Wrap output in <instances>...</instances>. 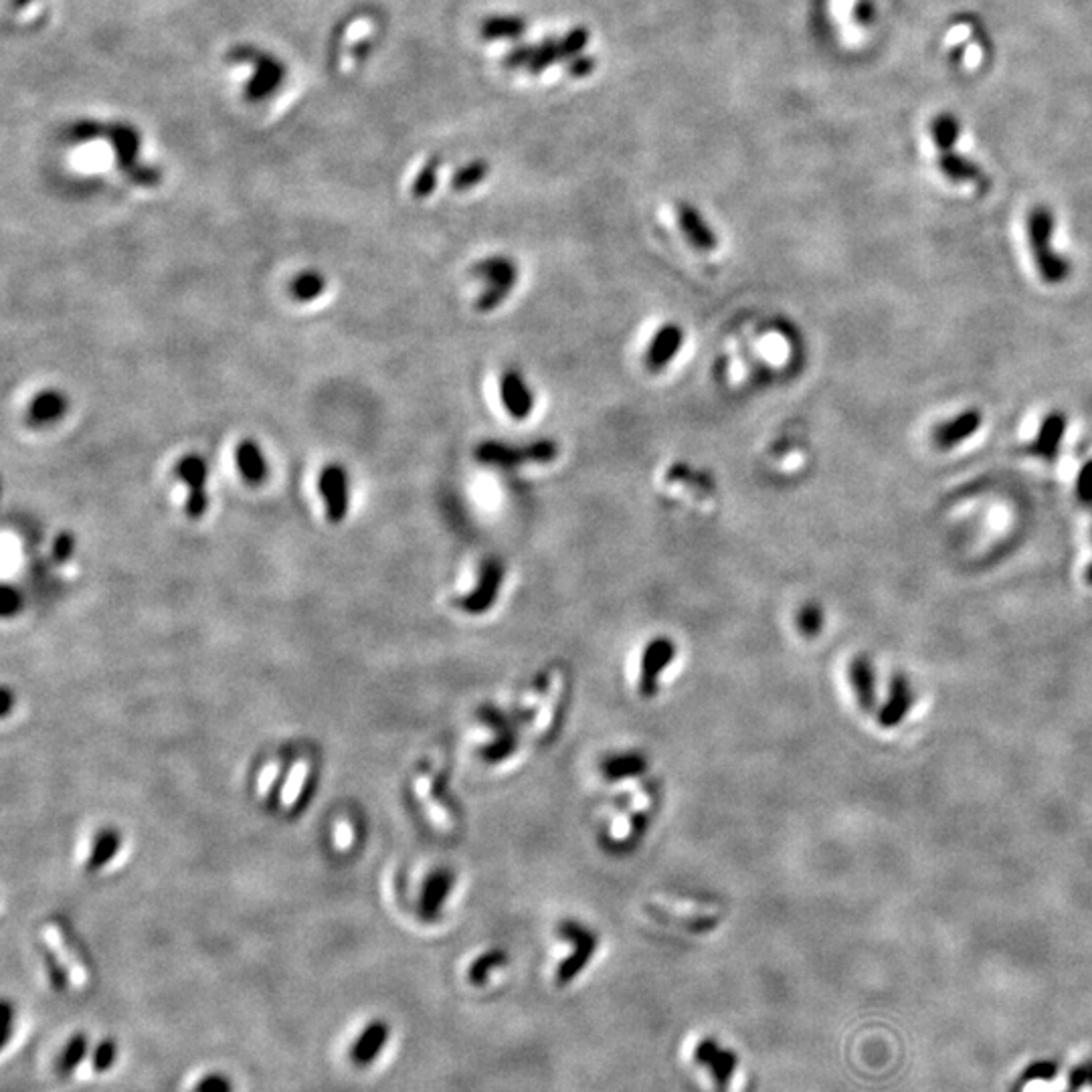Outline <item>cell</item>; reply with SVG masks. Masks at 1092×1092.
<instances>
[{
    "label": "cell",
    "mask_w": 1092,
    "mask_h": 1092,
    "mask_svg": "<svg viewBox=\"0 0 1092 1092\" xmlns=\"http://www.w3.org/2000/svg\"><path fill=\"white\" fill-rule=\"evenodd\" d=\"M1054 217L1048 208L1037 207L1028 217V239L1034 263L1046 284H1062L1070 275V261L1059 255L1052 248Z\"/></svg>",
    "instance_id": "obj_1"
},
{
    "label": "cell",
    "mask_w": 1092,
    "mask_h": 1092,
    "mask_svg": "<svg viewBox=\"0 0 1092 1092\" xmlns=\"http://www.w3.org/2000/svg\"><path fill=\"white\" fill-rule=\"evenodd\" d=\"M475 275L484 281V290L478 299V310L490 312L498 308L510 292L518 284V268L510 257H488L475 266Z\"/></svg>",
    "instance_id": "obj_2"
},
{
    "label": "cell",
    "mask_w": 1092,
    "mask_h": 1092,
    "mask_svg": "<svg viewBox=\"0 0 1092 1092\" xmlns=\"http://www.w3.org/2000/svg\"><path fill=\"white\" fill-rule=\"evenodd\" d=\"M558 453V446L553 439H538L535 444H528L524 448H513L498 442H486L478 448L475 455L482 464L498 466V468H516L528 462L535 464H549Z\"/></svg>",
    "instance_id": "obj_3"
},
{
    "label": "cell",
    "mask_w": 1092,
    "mask_h": 1092,
    "mask_svg": "<svg viewBox=\"0 0 1092 1092\" xmlns=\"http://www.w3.org/2000/svg\"><path fill=\"white\" fill-rule=\"evenodd\" d=\"M558 932H560L562 939L571 941L575 945L573 955L562 961V965L558 967V973H557L558 983H571L575 977L583 973V969L593 959L595 950L599 947V939L589 927L580 925L579 921H573V919L562 921L558 927Z\"/></svg>",
    "instance_id": "obj_4"
},
{
    "label": "cell",
    "mask_w": 1092,
    "mask_h": 1092,
    "mask_svg": "<svg viewBox=\"0 0 1092 1092\" xmlns=\"http://www.w3.org/2000/svg\"><path fill=\"white\" fill-rule=\"evenodd\" d=\"M676 651V644L670 638H656L645 645L640 666V694L644 698L656 696L660 688V676L674 662Z\"/></svg>",
    "instance_id": "obj_5"
},
{
    "label": "cell",
    "mask_w": 1092,
    "mask_h": 1092,
    "mask_svg": "<svg viewBox=\"0 0 1092 1092\" xmlns=\"http://www.w3.org/2000/svg\"><path fill=\"white\" fill-rule=\"evenodd\" d=\"M504 575H506V567L504 562H500L498 558H486L482 562V569H480V577H478V585L475 589L468 595L462 597L460 605L468 611V613H484L488 611L491 605L496 603L498 593L502 589L504 583Z\"/></svg>",
    "instance_id": "obj_6"
},
{
    "label": "cell",
    "mask_w": 1092,
    "mask_h": 1092,
    "mask_svg": "<svg viewBox=\"0 0 1092 1092\" xmlns=\"http://www.w3.org/2000/svg\"><path fill=\"white\" fill-rule=\"evenodd\" d=\"M318 490L326 506V518L340 524L348 514V475L344 466L328 464L318 478Z\"/></svg>",
    "instance_id": "obj_7"
},
{
    "label": "cell",
    "mask_w": 1092,
    "mask_h": 1092,
    "mask_svg": "<svg viewBox=\"0 0 1092 1092\" xmlns=\"http://www.w3.org/2000/svg\"><path fill=\"white\" fill-rule=\"evenodd\" d=\"M176 475L188 486V498H186V514L192 520H199L207 513V462L201 455H185L183 460L176 464Z\"/></svg>",
    "instance_id": "obj_8"
},
{
    "label": "cell",
    "mask_w": 1092,
    "mask_h": 1092,
    "mask_svg": "<svg viewBox=\"0 0 1092 1092\" xmlns=\"http://www.w3.org/2000/svg\"><path fill=\"white\" fill-rule=\"evenodd\" d=\"M682 344H684V330L674 322L664 324L654 334V339H651V342L645 350L644 364H645L647 371L649 373L664 371V368L676 359Z\"/></svg>",
    "instance_id": "obj_9"
},
{
    "label": "cell",
    "mask_w": 1092,
    "mask_h": 1092,
    "mask_svg": "<svg viewBox=\"0 0 1092 1092\" xmlns=\"http://www.w3.org/2000/svg\"><path fill=\"white\" fill-rule=\"evenodd\" d=\"M500 399L508 415L516 421H524L535 409V395L518 371H506L500 377Z\"/></svg>",
    "instance_id": "obj_10"
},
{
    "label": "cell",
    "mask_w": 1092,
    "mask_h": 1092,
    "mask_svg": "<svg viewBox=\"0 0 1092 1092\" xmlns=\"http://www.w3.org/2000/svg\"><path fill=\"white\" fill-rule=\"evenodd\" d=\"M981 413L977 409L972 411H965L953 419H949L947 423H941L935 429H932V444H935L939 449H950L959 444H963L965 439L972 437L973 433H977V429L981 427Z\"/></svg>",
    "instance_id": "obj_11"
},
{
    "label": "cell",
    "mask_w": 1092,
    "mask_h": 1092,
    "mask_svg": "<svg viewBox=\"0 0 1092 1092\" xmlns=\"http://www.w3.org/2000/svg\"><path fill=\"white\" fill-rule=\"evenodd\" d=\"M676 217L680 223L682 233L690 241L692 248L698 251H714L718 248V237L709 227V223L702 219L698 208L688 203H680L676 207Z\"/></svg>",
    "instance_id": "obj_12"
},
{
    "label": "cell",
    "mask_w": 1092,
    "mask_h": 1092,
    "mask_svg": "<svg viewBox=\"0 0 1092 1092\" xmlns=\"http://www.w3.org/2000/svg\"><path fill=\"white\" fill-rule=\"evenodd\" d=\"M389 1034H391V1028L386 1026V1021H382V1019H377V1021H373V1024H368L364 1028V1032L360 1034L359 1040L350 1048L352 1064L366 1066V1064H371L373 1060H377V1056L381 1054L384 1044L389 1042Z\"/></svg>",
    "instance_id": "obj_13"
},
{
    "label": "cell",
    "mask_w": 1092,
    "mask_h": 1092,
    "mask_svg": "<svg viewBox=\"0 0 1092 1092\" xmlns=\"http://www.w3.org/2000/svg\"><path fill=\"white\" fill-rule=\"evenodd\" d=\"M43 939H45V945L53 950V955H55V959L59 961V965L67 972V975L72 977V981L77 985H83L87 979L85 967H83V963H79V959L76 957L72 947H69L63 930L57 925L51 923L43 928Z\"/></svg>",
    "instance_id": "obj_14"
},
{
    "label": "cell",
    "mask_w": 1092,
    "mask_h": 1092,
    "mask_svg": "<svg viewBox=\"0 0 1092 1092\" xmlns=\"http://www.w3.org/2000/svg\"><path fill=\"white\" fill-rule=\"evenodd\" d=\"M1066 431V417L1059 411H1054L1050 415H1046V419L1042 421L1040 431H1037L1034 444L1030 446V453L1042 457V460H1056V455H1059V448L1062 444V437Z\"/></svg>",
    "instance_id": "obj_15"
},
{
    "label": "cell",
    "mask_w": 1092,
    "mask_h": 1092,
    "mask_svg": "<svg viewBox=\"0 0 1092 1092\" xmlns=\"http://www.w3.org/2000/svg\"><path fill=\"white\" fill-rule=\"evenodd\" d=\"M647 769H649V761L645 759V754H642L640 751L613 753V754L605 756V761L601 763V771H603L607 781L636 779V777H642V775H645Z\"/></svg>",
    "instance_id": "obj_16"
},
{
    "label": "cell",
    "mask_w": 1092,
    "mask_h": 1092,
    "mask_svg": "<svg viewBox=\"0 0 1092 1092\" xmlns=\"http://www.w3.org/2000/svg\"><path fill=\"white\" fill-rule=\"evenodd\" d=\"M912 690H910V684L906 678L903 676H894L892 684H890V696L888 702L880 710V725L892 729L896 725H901L903 718L908 714L910 707H912Z\"/></svg>",
    "instance_id": "obj_17"
},
{
    "label": "cell",
    "mask_w": 1092,
    "mask_h": 1092,
    "mask_svg": "<svg viewBox=\"0 0 1092 1092\" xmlns=\"http://www.w3.org/2000/svg\"><path fill=\"white\" fill-rule=\"evenodd\" d=\"M235 464L239 468V473L245 478V482H250L253 486L266 482L268 471H270L268 462L261 453V448L255 442H251V439H243V442L237 444Z\"/></svg>",
    "instance_id": "obj_18"
},
{
    "label": "cell",
    "mask_w": 1092,
    "mask_h": 1092,
    "mask_svg": "<svg viewBox=\"0 0 1092 1092\" xmlns=\"http://www.w3.org/2000/svg\"><path fill=\"white\" fill-rule=\"evenodd\" d=\"M850 682L854 686L856 698L864 710L876 707V674L874 666L866 656H856L850 664Z\"/></svg>",
    "instance_id": "obj_19"
},
{
    "label": "cell",
    "mask_w": 1092,
    "mask_h": 1092,
    "mask_svg": "<svg viewBox=\"0 0 1092 1092\" xmlns=\"http://www.w3.org/2000/svg\"><path fill=\"white\" fill-rule=\"evenodd\" d=\"M696 1059H698L702 1064L710 1066L709 1070L714 1072L716 1082H718L720 1088H729V1086H731V1079H732L734 1068H736V1060H734V1056H732L731 1052L720 1050L714 1042H704V1044L698 1048Z\"/></svg>",
    "instance_id": "obj_20"
},
{
    "label": "cell",
    "mask_w": 1092,
    "mask_h": 1092,
    "mask_svg": "<svg viewBox=\"0 0 1092 1092\" xmlns=\"http://www.w3.org/2000/svg\"><path fill=\"white\" fill-rule=\"evenodd\" d=\"M67 411V399L57 391H45L33 399L29 404L27 419L33 426H47L57 421Z\"/></svg>",
    "instance_id": "obj_21"
},
{
    "label": "cell",
    "mask_w": 1092,
    "mask_h": 1092,
    "mask_svg": "<svg viewBox=\"0 0 1092 1092\" xmlns=\"http://www.w3.org/2000/svg\"><path fill=\"white\" fill-rule=\"evenodd\" d=\"M310 773H312V765L308 759H299L292 771H290V777L284 785V794H281V803L288 809H294L304 794V787L310 779Z\"/></svg>",
    "instance_id": "obj_22"
},
{
    "label": "cell",
    "mask_w": 1092,
    "mask_h": 1092,
    "mask_svg": "<svg viewBox=\"0 0 1092 1092\" xmlns=\"http://www.w3.org/2000/svg\"><path fill=\"white\" fill-rule=\"evenodd\" d=\"M526 31V23L518 16H491L482 25L486 39H518Z\"/></svg>",
    "instance_id": "obj_23"
},
{
    "label": "cell",
    "mask_w": 1092,
    "mask_h": 1092,
    "mask_svg": "<svg viewBox=\"0 0 1092 1092\" xmlns=\"http://www.w3.org/2000/svg\"><path fill=\"white\" fill-rule=\"evenodd\" d=\"M326 288V279L318 272H304L292 281V295L297 302H312V299L320 297Z\"/></svg>",
    "instance_id": "obj_24"
},
{
    "label": "cell",
    "mask_w": 1092,
    "mask_h": 1092,
    "mask_svg": "<svg viewBox=\"0 0 1092 1092\" xmlns=\"http://www.w3.org/2000/svg\"><path fill=\"white\" fill-rule=\"evenodd\" d=\"M417 796H419V799H421L423 803H426L427 812H429V816L433 818L435 823H439L442 827H451V825H449V823H451L449 812L446 809V805L435 797V794H433V783H431L429 777H421V779L417 781Z\"/></svg>",
    "instance_id": "obj_25"
},
{
    "label": "cell",
    "mask_w": 1092,
    "mask_h": 1092,
    "mask_svg": "<svg viewBox=\"0 0 1092 1092\" xmlns=\"http://www.w3.org/2000/svg\"><path fill=\"white\" fill-rule=\"evenodd\" d=\"M85 1054H87V1037L83 1034H76L72 1040H69V1044L65 1046L61 1059L57 1062V1070H59L61 1077H69V1074H72L79 1066V1062L85 1059Z\"/></svg>",
    "instance_id": "obj_26"
},
{
    "label": "cell",
    "mask_w": 1092,
    "mask_h": 1092,
    "mask_svg": "<svg viewBox=\"0 0 1092 1092\" xmlns=\"http://www.w3.org/2000/svg\"><path fill=\"white\" fill-rule=\"evenodd\" d=\"M506 963H508V957H506L504 950H491V953L482 955L478 961H475V963L471 965V969H470V979H471V983H475V985L484 983V981L490 977L491 969H494V967H504Z\"/></svg>",
    "instance_id": "obj_27"
},
{
    "label": "cell",
    "mask_w": 1092,
    "mask_h": 1092,
    "mask_svg": "<svg viewBox=\"0 0 1092 1092\" xmlns=\"http://www.w3.org/2000/svg\"><path fill=\"white\" fill-rule=\"evenodd\" d=\"M488 172H490L488 163H482V161L471 163V164H468L466 168H462L460 172H457V174L453 176L451 186H453L455 190L473 188L475 185H480V183L486 179Z\"/></svg>",
    "instance_id": "obj_28"
},
{
    "label": "cell",
    "mask_w": 1092,
    "mask_h": 1092,
    "mask_svg": "<svg viewBox=\"0 0 1092 1092\" xmlns=\"http://www.w3.org/2000/svg\"><path fill=\"white\" fill-rule=\"evenodd\" d=\"M797 625H799V631L803 633L805 638H818L821 627H823V613H821V609H819L816 603L803 605L801 611H799Z\"/></svg>",
    "instance_id": "obj_29"
},
{
    "label": "cell",
    "mask_w": 1092,
    "mask_h": 1092,
    "mask_svg": "<svg viewBox=\"0 0 1092 1092\" xmlns=\"http://www.w3.org/2000/svg\"><path fill=\"white\" fill-rule=\"evenodd\" d=\"M560 47L557 41H546L542 45L536 47L535 53V59L533 63L528 65V72L531 74H542L544 69H549L553 63H557L560 59Z\"/></svg>",
    "instance_id": "obj_30"
},
{
    "label": "cell",
    "mask_w": 1092,
    "mask_h": 1092,
    "mask_svg": "<svg viewBox=\"0 0 1092 1092\" xmlns=\"http://www.w3.org/2000/svg\"><path fill=\"white\" fill-rule=\"evenodd\" d=\"M448 890H449L448 872H439V876H433V880L427 886V892H426V910L427 912L439 910V905H442Z\"/></svg>",
    "instance_id": "obj_31"
},
{
    "label": "cell",
    "mask_w": 1092,
    "mask_h": 1092,
    "mask_svg": "<svg viewBox=\"0 0 1092 1092\" xmlns=\"http://www.w3.org/2000/svg\"><path fill=\"white\" fill-rule=\"evenodd\" d=\"M589 43V31L587 29H575L571 31L565 39L558 41L560 47V55L562 57H575L577 53L583 51Z\"/></svg>",
    "instance_id": "obj_32"
},
{
    "label": "cell",
    "mask_w": 1092,
    "mask_h": 1092,
    "mask_svg": "<svg viewBox=\"0 0 1092 1092\" xmlns=\"http://www.w3.org/2000/svg\"><path fill=\"white\" fill-rule=\"evenodd\" d=\"M116 1059H118V1044L114 1040H103L94 1054V1070L96 1072L110 1070Z\"/></svg>",
    "instance_id": "obj_33"
},
{
    "label": "cell",
    "mask_w": 1092,
    "mask_h": 1092,
    "mask_svg": "<svg viewBox=\"0 0 1092 1092\" xmlns=\"http://www.w3.org/2000/svg\"><path fill=\"white\" fill-rule=\"evenodd\" d=\"M195 1092H233V1082L225 1074H207L197 1082Z\"/></svg>",
    "instance_id": "obj_34"
},
{
    "label": "cell",
    "mask_w": 1092,
    "mask_h": 1092,
    "mask_svg": "<svg viewBox=\"0 0 1092 1092\" xmlns=\"http://www.w3.org/2000/svg\"><path fill=\"white\" fill-rule=\"evenodd\" d=\"M435 183H437V164L431 163L426 170H423V172L419 174V179H417V183H415V186H413L415 197H417V199L429 197L431 190L435 188Z\"/></svg>",
    "instance_id": "obj_35"
},
{
    "label": "cell",
    "mask_w": 1092,
    "mask_h": 1092,
    "mask_svg": "<svg viewBox=\"0 0 1092 1092\" xmlns=\"http://www.w3.org/2000/svg\"><path fill=\"white\" fill-rule=\"evenodd\" d=\"M535 53H536V47H520V49L510 51L508 55H506V59H504V65H506L508 69L528 67V65L533 63V59H535Z\"/></svg>",
    "instance_id": "obj_36"
},
{
    "label": "cell",
    "mask_w": 1092,
    "mask_h": 1092,
    "mask_svg": "<svg viewBox=\"0 0 1092 1092\" xmlns=\"http://www.w3.org/2000/svg\"><path fill=\"white\" fill-rule=\"evenodd\" d=\"M1077 491H1079V498L1082 502H1092V460L1086 462L1079 471Z\"/></svg>",
    "instance_id": "obj_37"
},
{
    "label": "cell",
    "mask_w": 1092,
    "mask_h": 1092,
    "mask_svg": "<svg viewBox=\"0 0 1092 1092\" xmlns=\"http://www.w3.org/2000/svg\"><path fill=\"white\" fill-rule=\"evenodd\" d=\"M74 544H76V540H74L72 533H61L55 540V546H53V555H55V558L61 562L67 560L74 553Z\"/></svg>",
    "instance_id": "obj_38"
},
{
    "label": "cell",
    "mask_w": 1092,
    "mask_h": 1092,
    "mask_svg": "<svg viewBox=\"0 0 1092 1092\" xmlns=\"http://www.w3.org/2000/svg\"><path fill=\"white\" fill-rule=\"evenodd\" d=\"M1084 1084H1092V1064L1088 1066H1079L1077 1070H1072L1070 1074V1090H1079Z\"/></svg>",
    "instance_id": "obj_39"
},
{
    "label": "cell",
    "mask_w": 1092,
    "mask_h": 1092,
    "mask_svg": "<svg viewBox=\"0 0 1092 1092\" xmlns=\"http://www.w3.org/2000/svg\"><path fill=\"white\" fill-rule=\"evenodd\" d=\"M593 69H595V59H591V57H579V59H575V61L569 65V74H571L573 77H585V76L593 74Z\"/></svg>",
    "instance_id": "obj_40"
},
{
    "label": "cell",
    "mask_w": 1092,
    "mask_h": 1092,
    "mask_svg": "<svg viewBox=\"0 0 1092 1092\" xmlns=\"http://www.w3.org/2000/svg\"><path fill=\"white\" fill-rule=\"evenodd\" d=\"M1056 1074V1066L1050 1062H1040V1064H1034L1030 1066V1070L1026 1072V1079H1050Z\"/></svg>",
    "instance_id": "obj_41"
},
{
    "label": "cell",
    "mask_w": 1092,
    "mask_h": 1092,
    "mask_svg": "<svg viewBox=\"0 0 1092 1092\" xmlns=\"http://www.w3.org/2000/svg\"><path fill=\"white\" fill-rule=\"evenodd\" d=\"M350 843H352V827L346 821H342L337 825V848L346 850Z\"/></svg>",
    "instance_id": "obj_42"
},
{
    "label": "cell",
    "mask_w": 1092,
    "mask_h": 1092,
    "mask_svg": "<svg viewBox=\"0 0 1092 1092\" xmlns=\"http://www.w3.org/2000/svg\"><path fill=\"white\" fill-rule=\"evenodd\" d=\"M275 775H277V767H275V765H272V767H268V769H266V773H263V777H266V781H263V783H259V789H261V791H263V796H266V794H268V789H270V785H272V783H273V779H275Z\"/></svg>",
    "instance_id": "obj_43"
},
{
    "label": "cell",
    "mask_w": 1092,
    "mask_h": 1092,
    "mask_svg": "<svg viewBox=\"0 0 1092 1092\" xmlns=\"http://www.w3.org/2000/svg\"><path fill=\"white\" fill-rule=\"evenodd\" d=\"M1086 580H1088V585H1092V562H1090V567H1088V571H1086Z\"/></svg>",
    "instance_id": "obj_44"
}]
</instances>
